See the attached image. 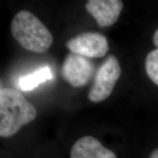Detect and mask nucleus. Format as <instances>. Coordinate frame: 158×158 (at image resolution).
Returning <instances> with one entry per match:
<instances>
[{
  "instance_id": "nucleus-1",
  "label": "nucleus",
  "mask_w": 158,
  "mask_h": 158,
  "mask_svg": "<svg viewBox=\"0 0 158 158\" xmlns=\"http://www.w3.org/2000/svg\"><path fill=\"white\" fill-rule=\"evenodd\" d=\"M36 108L19 91L4 88L0 91V136L10 138L25 124L32 122Z\"/></svg>"
},
{
  "instance_id": "nucleus-2",
  "label": "nucleus",
  "mask_w": 158,
  "mask_h": 158,
  "mask_svg": "<svg viewBox=\"0 0 158 158\" xmlns=\"http://www.w3.org/2000/svg\"><path fill=\"white\" fill-rule=\"evenodd\" d=\"M13 37L23 48L43 54L53 43L51 31L35 15L28 10H21L15 15L10 24Z\"/></svg>"
},
{
  "instance_id": "nucleus-3",
  "label": "nucleus",
  "mask_w": 158,
  "mask_h": 158,
  "mask_svg": "<svg viewBox=\"0 0 158 158\" xmlns=\"http://www.w3.org/2000/svg\"><path fill=\"white\" fill-rule=\"evenodd\" d=\"M121 76V68L118 59L109 55L97 71L94 83L88 94L92 102H100L107 99L112 92Z\"/></svg>"
},
{
  "instance_id": "nucleus-4",
  "label": "nucleus",
  "mask_w": 158,
  "mask_h": 158,
  "mask_svg": "<svg viewBox=\"0 0 158 158\" xmlns=\"http://www.w3.org/2000/svg\"><path fill=\"white\" fill-rule=\"evenodd\" d=\"M94 71V63L87 57L70 53L62 63L61 73L65 81L75 88L84 86Z\"/></svg>"
},
{
  "instance_id": "nucleus-5",
  "label": "nucleus",
  "mask_w": 158,
  "mask_h": 158,
  "mask_svg": "<svg viewBox=\"0 0 158 158\" xmlns=\"http://www.w3.org/2000/svg\"><path fill=\"white\" fill-rule=\"evenodd\" d=\"M72 53L87 57L101 58L108 53L109 46L106 36L98 32H83L72 37L67 43Z\"/></svg>"
},
{
  "instance_id": "nucleus-6",
  "label": "nucleus",
  "mask_w": 158,
  "mask_h": 158,
  "mask_svg": "<svg viewBox=\"0 0 158 158\" xmlns=\"http://www.w3.org/2000/svg\"><path fill=\"white\" fill-rule=\"evenodd\" d=\"M85 7L99 27H106L118 21L123 8V2L120 0H89Z\"/></svg>"
},
{
  "instance_id": "nucleus-7",
  "label": "nucleus",
  "mask_w": 158,
  "mask_h": 158,
  "mask_svg": "<svg viewBox=\"0 0 158 158\" xmlns=\"http://www.w3.org/2000/svg\"><path fill=\"white\" fill-rule=\"evenodd\" d=\"M70 158H117L111 150L105 147L93 136L86 135L75 142Z\"/></svg>"
},
{
  "instance_id": "nucleus-8",
  "label": "nucleus",
  "mask_w": 158,
  "mask_h": 158,
  "mask_svg": "<svg viewBox=\"0 0 158 158\" xmlns=\"http://www.w3.org/2000/svg\"><path fill=\"white\" fill-rule=\"evenodd\" d=\"M52 78L53 74L51 69L48 67H43L33 73L20 79V88L23 91L32 90L40 84L51 80Z\"/></svg>"
},
{
  "instance_id": "nucleus-9",
  "label": "nucleus",
  "mask_w": 158,
  "mask_h": 158,
  "mask_svg": "<svg viewBox=\"0 0 158 158\" xmlns=\"http://www.w3.org/2000/svg\"><path fill=\"white\" fill-rule=\"evenodd\" d=\"M145 70L147 76L158 86V49L150 51L145 60Z\"/></svg>"
},
{
  "instance_id": "nucleus-10",
  "label": "nucleus",
  "mask_w": 158,
  "mask_h": 158,
  "mask_svg": "<svg viewBox=\"0 0 158 158\" xmlns=\"http://www.w3.org/2000/svg\"><path fill=\"white\" fill-rule=\"evenodd\" d=\"M153 42H154V43H155V46L157 47V49H158V29H157V30H156L155 34H154Z\"/></svg>"
},
{
  "instance_id": "nucleus-11",
  "label": "nucleus",
  "mask_w": 158,
  "mask_h": 158,
  "mask_svg": "<svg viewBox=\"0 0 158 158\" xmlns=\"http://www.w3.org/2000/svg\"><path fill=\"white\" fill-rule=\"evenodd\" d=\"M149 158H158V148L154 150L151 153V155H149Z\"/></svg>"
}]
</instances>
